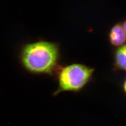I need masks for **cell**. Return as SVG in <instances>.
Here are the masks:
<instances>
[{
    "mask_svg": "<svg viewBox=\"0 0 126 126\" xmlns=\"http://www.w3.org/2000/svg\"><path fill=\"white\" fill-rule=\"evenodd\" d=\"M59 58L58 44L46 41L26 44L20 53L23 66L34 74L52 73L57 68Z\"/></svg>",
    "mask_w": 126,
    "mask_h": 126,
    "instance_id": "6da1fadb",
    "label": "cell"
},
{
    "mask_svg": "<svg viewBox=\"0 0 126 126\" xmlns=\"http://www.w3.org/2000/svg\"><path fill=\"white\" fill-rule=\"evenodd\" d=\"M94 71V68L77 63L61 68L58 74V88L54 95L63 91L81 90L90 80Z\"/></svg>",
    "mask_w": 126,
    "mask_h": 126,
    "instance_id": "7a4b0ae2",
    "label": "cell"
},
{
    "mask_svg": "<svg viewBox=\"0 0 126 126\" xmlns=\"http://www.w3.org/2000/svg\"><path fill=\"white\" fill-rule=\"evenodd\" d=\"M110 43L114 46L120 47L125 44L126 30L122 23H119L113 26L109 34Z\"/></svg>",
    "mask_w": 126,
    "mask_h": 126,
    "instance_id": "3957f363",
    "label": "cell"
},
{
    "mask_svg": "<svg viewBox=\"0 0 126 126\" xmlns=\"http://www.w3.org/2000/svg\"><path fill=\"white\" fill-rule=\"evenodd\" d=\"M115 64L117 68L121 70H126V45L119 47L115 52Z\"/></svg>",
    "mask_w": 126,
    "mask_h": 126,
    "instance_id": "277c9868",
    "label": "cell"
}]
</instances>
